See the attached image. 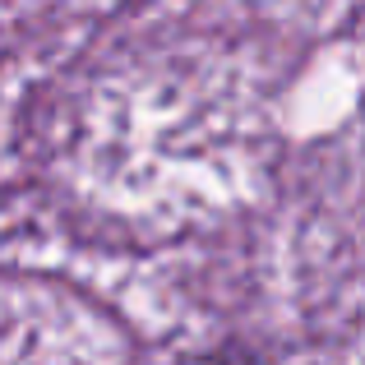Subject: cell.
<instances>
[{
  "label": "cell",
  "instance_id": "obj_1",
  "mask_svg": "<svg viewBox=\"0 0 365 365\" xmlns=\"http://www.w3.org/2000/svg\"><path fill=\"white\" fill-rule=\"evenodd\" d=\"M199 365H259L255 356H241V351H222V356H208V361H199Z\"/></svg>",
  "mask_w": 365,
  "mask_h": 365
}]
</instances>
